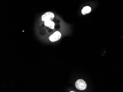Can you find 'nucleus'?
<instances>
[{
    "instance_id": "obj_1",
    "label": "nucleus",
    "mask_w": 123,
    "mask_h": 92,
    "mask_svg": "<svg viewBox=\"0 0 123 92\" xmlns=\"http://www.w3.org/2000/svg\"><path fill=\"white\" fill-rule=\"evenodd\" d=\"M76 88L80 90H83L87 88V84L84 80L82 79L77 80L75 83Z\"/></svg>"
},
{
    "instance_id": "obj_2",
    "label": "nucleus",
    "mask_w": 123,
    "mask_h": 92,
    "mask_svg": "<svg viewBox=\"0 0 123 92\" xmlns=\"http://www.w3.org/2000/svg\"><path fill=\"white\" fill-rule=\"evenodd\" d=\"M54 17V15L52 12H48L43 15L41 17L42 21H52Z\"/></svg>"
},
{
    "instance_id": "obj_4",
    "label": "nucleus",
    "mask_w": 123,
    "mask_h": 92,
    "mask_svg": "<svg viewBox=\"0 0 123 92\" xmlns=\"http://www.w3.org/2000/svg\"><path fill=\"white\" fill-rule=\"evenodd\" d=\"M44 25L52 29H54V28L55 23L51 21L48 20L44 21Z\"/></svg>"
},
{
    "instance_id": "obj_6",
    "label": "nucleus",
    "mask_w": 123,
    "mask_h": 92,
    "mask_svg": "<svg viewBox=\"0 0 123 92\" xmlns=\"http://www.w3.org/2000/svg\"><path fill=\"white\" fill-rule=\"evenodd\" d=\"M70 92H75V91H70Z\"/></svg>"
},
{
    "instance_id": "obj_3",
    "label": "nucleus",
    "mask_w": 123,
    "mask_h": 92,
    "mask_svg": "<svg viewBox=\"0 0 123 92\" xmlns=\"http://www.w3.org/2000/svg\"><path fill=\"white\" fill-rule=\"evenodd\" d=\"M61 37V33L59 32L56 31L50 36L49 39L52 42H56L60 39Z\"/></svg>"
},
{
    "instance_id": "obj_5",
    "label": "nucleus",
    "mask_w": 123,
    "mask_h": 92,
    "mask_svg": "<svg viewBox=\"0 0 123 92\" xmlns=\"http://www.w3.org/2000/svg\"><path fill=\"white\" fill-rule=\"evenodd\" d=\"M91 7H90L87 6L83 8V9L81 10V13L83 15H85L86 14L89 13L91 12Z\"/></svg>"
}]
</instances>
